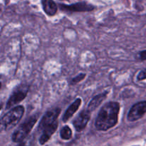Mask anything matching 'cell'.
Listing matches in <instances>:
<instances>
[{
  "mask_svg": "<svg viewBox=\"0 0 146 146\" xmlns=\"http://www.w3.org/2000/svg\"><path fill=\"white\" fill-rule=\"evenodd\" d=\"M120 104L116 101H110L103 106L95 121V127L101 131H108L116 125L118 121Z\"/></svg>",
  "mask_w": 146,
  "mask_h": 146,
  "instance_id": "cell-1",
  "label": "cell"
},
{
  "mask_svg": "<svg viewBox=\"0 0 146 146\" xmlns=\"http://www.w3.org/2000/svg\"><path fill=\"white\" fill-rule=\"evenodd\" d=\"M24 111L25 109L22 106H17L11 108L9 111L1 117V128L5 131H9L15 127L22 118Z\"/></svg>",
  "mask_w": 146,
  "mask_h": 146,
  "instance_id": "cell-2",
  "label": "cell"
},
{
  "mask_svg": "<svg viewBox=\"0 0 146 146\" xmlns=\"http://www.w3.org/2000/svg\"><path fill=\"white\" fill-rule=\"evenodd\" d=\"M38 119V115H33L27 118L14 131L11 139L14 143H21L27 138Z\"/></svg>",
  "mask_w": 146,
  "mask_h": 146,
  "instance_id": "cell-3",
  "label": "cell"
},
{
  "mask_svg": "<svg viewBox=\"0 0 146 146\" xmlns=\"http://www.w3.org/2000/svg\"><path fill=\"white\" fill-rule=\"evenodd\" d=\"M61 109L59 108H56L54 109L47 111L44 116L41 118V121L38 126V130L39 131H44L48 127L51 126L56 123L58 122V118L61 113Z\"/></svg>",
  "mask_w": 146,
  "mask_h": 146,
  "instance_id": "cell-4",
  "label": "cell"
},
{
  "mask_svg": "<svg viewBox=\"0 0 146 146\" xmlns=\"http://www.w3.org/2000/svg\"><path fill=\"white\" fill-rule=\"evenodd\" d=\"M29 92V88L25 86H19L10 95L7 104H6V109H9L13 108L14 106L19 104L20 102L25 99Z\"/></svg>",
  "mask_w": 146,
  "mask_h": 146,
  "instance_id": "cell-5",
  "label": "cell"
},
{
  "mask_svg": "<svg viewBox=\"0 0 146 146\" xmlns=\"http://www.w3.org/2000/svg\"><path fill=\"white\" fill-rule=\"evenodd\" d=\"M146 113V101H140L134 104L127 115V119L130 122H135L144 116Z\"/></svg>",
  "mask_w": 146,
  "mask_h": 146,
  "instance_id": "cell-6",
  "label": "cell"
},
{
  "mask_svg": "<svg viewBox=\"0 0 146 146\" xmlns=\"http://www.w3.org/2000/svg\"><path fill=\"white\" fill-rule=\"evenodd\" d=\"M61 10L70 12H85V11H91L95 9V7L88 3L83 2L76 3V4L66 5V4H59Z\"/></svg>",
  "mask_w": 146,
  "mask_h": 146,
  "instance_id": "cell-7",
  "label": "cell"
},
{
  "mask_svg": "<svg viewBox=\"0 0 146 146\" xmlns=\"http://www.w3.org/2000/svg\"><path fill=\"white\" fill-rule=\"evenodd\" d=\"M91 119V112L88 109L83 110L73 121V125L77 132H81L86 127Z\"/></svg>",
  "mask_w": 146,
  "mask_h": 146,
  "instance_id": "cell-8",
  "label": "cell"
},
{
  "mask_svg": "<svg viewBox=\"0 0 146 146\" xmlns=\"http://www.w3.org/2000/svg\"><path fill=\"white\" fill-rule=\"evenodd\" d=\"M81 103H82L81 98H77L76 99L68 106V108H67L66 111L64 113V115H63V122L66 123L67 121H68L71 118H72V116L74 115V113H76V112L78 110L80 106L81 105Z\"/></svg>",
  "mask_w": 146,
  "mask_h": 146,
  "instance_id": "cell-9",
  "label": "cell"
},
{
  "mask_svg": "<svg viewBox=\"0 0 146 146\" xmlns=\"http://www.w3.org/2000/svg\"><path fill=\"white\" fill-rule=\"evenodd\" d=\"M107 95H108V91H106V92L101 93V94L95 96L88 104L87 109L91 113L96 109V108H98L102 104L103 101L106 98Z\"/></svg>",
  "mask_w": 146,
  "mask_h": 146,
  "instance_id": "cell-10",
  "label": "cell"
},
{
  "mask_svg": "<svg viewBox=\"0 0 146 146\" xmlns=\"http://www.w3.org/2000/svg\"><path fill=\"white\" fill-rule=\"evenodd\" d=\"M58 121L57 123H56L55 124H54L53 125H51V126L47 128L44 131H42V133H41V136L39 138V143L41 145H44L46 143L48 142L50 138H51V135L56 132V131L58 128Z\"/></svg>",
  "mask_w": 146,
  "mask_h": 146,
  "instance_id": "cell-11",
  "label": "cell"
},
{
  "mask_svg": "<svg viewBox=\"0 0 146 146\" xmlns=\"http://www.w3.org/2000/svg\"><path fill=\"white\" fill-rule=\"evenodd\" d=\"M43 9L44 12L50 17H53L57 12V5L54 0H41Z\"/></svg>",
  "mask_w": 146,
  "mask_h": 146,
  "instance_id": "cell-12",
  "label": "cell"
},
{
  "mask_svg": "<svg viewBox=\"0 0 146 146\" xmlns=\"http://www.w3.org/2000/svg\"><path fill=\"white\" fill-rule=\"evenodd\" d=\"M73 133L71 131V128L68 125H64L60 131V136H61V139L65 140V141H68L72 138Z\"/></svg>",
  "mask_w": 146,
  "mask_h": 146,
  "instance_id": "cell-13",
  "label": "cell"
},
{
  "mask_svg": "<svg viewBox=\"0 0 146 146\" xmlns=\"http://www.w3.org/2000/svg\"><path fill=\"white\" fill-rule=\"evenodd\" d=\"M86 74H84V73L79 74L78 75H77L76 76H75L74 78H72L71 83H72V84H78L80 81H83V80L86 78Z\"/></svg>",
  "mask_w": 146,
  "mask_h": 146,
  "instance_id": "cell-14",
  "label": "cell"
},
{
  "mask_svg": "<svg viewBox=\"0 0 146 146\" xmlns=\"http://www.w3.org/2000/svg\"><path fill=\"white\" fill-rule=\"evenodd\" d=\"M137 79H138V81H143V80L146 79V68L141 70L138 73V76H137Z\"/></svg>",
  "mask_w": 146,
  "mask_h": 146,
  "instance_id": "cell-15",
  "label": "cell"
},
{
  "mask_svg": "<svg viewBox=\"0 0 146 146\" xmlns=\"http://www.w3.org/2000/svg\"><path fill=\"white\" fill-rule=\"evenodd\" d=\"M138 58L141 61H145L146 60V50H143L138 53Z\"/></svg>",
  "mask_w": 146,
  "mask_h": 146,
  "instance_id": "cell-16",
  "label": "cell"
}]
</instances>
